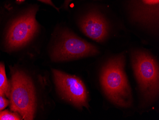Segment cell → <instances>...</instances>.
<instances>
[{"label": "cell", "instance_id": "8fae6325", "mask_svg": "<svg viewBox=\"0 0 159 120\" xmlns=\"http://www.w3.org/2000/svg\"><path fill=\"white\" fill-rule=\"evenodd\" d=\"M8 100L4 98V96L0 94V110H2L7 107L9 104Z\"/></svg>", "mask_w": 159, "mask_h": 120}, {"label": "cell", "instance_id": "7c38bea8", "mask_svg": "<svg viewBox=\"0 0 159 120\" xmlns=\"http://www.w3.org/2000/svg\"><path fill=\"white\" fill-rule=\"evenodd\" d=\"M25 0H16V1L18 2H25ZM38 1L41 2H43V3L48 4V5H51V6H52L53 7L55 8L57 10L59 11V9L56 7V6L54 5L53 2L52 1V0H38Z\"/></svg>", "mask_w": 159, "mask_h": 120}, {"label": "cell", "instance_id": "3957f363", "mask_svg": "<svg viewBox=\"0 0 159 120\" xmlns=\"http://www.w3.org/2000/svg\"><path fill=\"white\" fill-rule=\"evenodd\" d=\"M10 108L18 113L23 119H34L35 112L34 89L30 78L24 72L16 71L12 74L10 92Z\"/></svg>", "mask_w": 159, "mask_h": 120}, {"label": "cell", "instance_id": "5b68a950", "mask_svg": "<svg viewBox=\"0 0 159 120\" xmlns=\"http://www.w3.org/2000/svg\"><path fill=\"white\" fill-rule=\"evenodd\" d=\"M54 82L60 94L75 107L88 108V93L80 79L53 70Z\"/></svg>", "mask_w": 159, "mask_h": 120}, {"label": "cell", "instance_id": "277c9868", "mask_svg": "<svg viewBox=\"0 0 159 120\" xmlns=\"http://www.w3.org/2000/svg\"><path fill=\"white\" fill-rule=\"evenodd\" d=\"M99 49L92 44L67 30L62 31L54 46L52 59L54 61H64L99 54Z\"/></svg>", "mask_w": 159, "mask_h": 120}, {"label": "cell", "instance_id": "8992f818", "mask_svg": "<svg viewBox=\"0 0 159 120\" xmlns=\"http://www.w3.org/2000/svg\"><path fill=\"white\" fill-rule=\"evenodd\" d=\"M37 9L29 10L14 21L7 33V44L11 49H14L26 45L37 32L38 25L36 20Z\"/></svg>", "mask_w": 159, "mask_h": 120}, {"label": "cell", "instance_id": "7a4b0ae2", "mask_svg": "<svg viewBox=\"0 0 159 120\" xmlns=\"http://www.w3.org/2000/svg\"><path fill=\"white\" fill-rule=\"evenodd\" d=\"M132 66L143 98L152 103L159 94V66L152 54L136 50L131 55Z\"/></svg>", "mask_w": 159, "mask_h": 120}, {"label": "cell", "instance_id": "30bf717a", "mask_svg": "<svg viewBox=\"0 0 159 120\" xmlns=\"http://www.w3.org/2000/svg\"><path fill=\"white\" fill-rule=\"evenodd\" d=\"M21 119V117L16 112L11 113L6 110L0 113V120H20Z\"/></svg>", "mask_w": 159, "mask_h": 120}, {"label": "cell", "instance_id": "6da1fadb", "mask_svg": "<svg viewBox=\"0 0 159 120\" xmlns=\"http://www.w3.org/2000/svg\"><path fill=\"white\" fill-rule=\"evenodd\" d=\"M125 56L120 54L108 61L101 75L105 94L120 107L128 108L133 102L132 92L125 71Z\"/></svg>", "mask_w": 159, "mask_h": 120}, {"label": "cell", "instance_id": "4fadbf2b", "mask_svg": "<svg viewBox=\"0 0 159 120\" xmlns=\"http://www.w3.org/2000/svg\"><path fill=\"white\" fill-rule=\"evenodd\" d=\"M74 0H64V3H63V7L64 8L67 9L68 8L70 3Z\"/></svg>", "mask_w": 159, "mask_h": 120}, {"label": "cell", "instance_id": "9c48e42d", "mask_svg": "<svg viewBox=\"0 0 159 120\" xmlns=\"http://www.w3.org/2000/svg\"><path fill=\"white\" fill-rule=\"evenodd\" d=\"M10 88L6 78L5 67L0 63V94L9 97Z\"/></svg>", "mask_w": 159, "mask_h": 120}, {"label": "cell", "instance_id": "52a82bcc", "mask_svg": "<svg viewBox=\"0 0 159 120\" xmlns=\"http://www.w3.org/2000/svg\"><path fill=\"white\" fill-rule=\"evenodd\" d=\"M129 10L134 22L156 33L159 28V0H130Z\"/></svg>", "mask_w": 159, "mask_h": 120}, {"label": "cell", "instance_id": "ba28073f", "mask_svg": "<svg viewBox=\"0 0 159 120\" xmlns=\"http://www.w3.org/2000/svg\"><path fill=\"white\" fill-rule=\"evenodd\" d=\"M81 31L87 36L102 43L108 38L109 26L103 15L98 11L92 10L85 15L80 22Z\"/></svg>", "mask_w": 159, "mask_h": 120}]
</instances>
